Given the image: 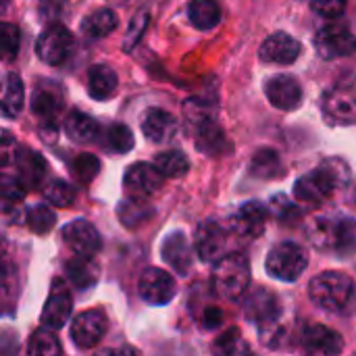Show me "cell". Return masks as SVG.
Returning a JSON list of instances; mask_svg holds the SVG:
<instances>
[{
  "label": "cell",
  "mask_w": 356,
  "mask_h": 356,
  "mask_svg": "<svg viewBox=\"0 0 356 356\" xmlns=\"http://www.w3.org/2000/svg\"><path fill=\"white\" fill-rule=\"evenodd\" d=\"M307 238L323 252H334L340 259L356 252V221L344 215H323L311 219Z\"/></svg>",
  "instance_id": "cell-1"
},
{
  "label": "cell",
  "mask_w": 356,
  "mask_h": 356,
  "mask_svg": "<svg viewBox=\"0 0 356 356\" xmlns=\"http://www.w3.org/2000/svg\"><path fill=\"white\" fill-rule=\"evenodd\" d=\"M350 179V169L342 159H327L319 169L302 175L294 184V198L305 204L325 202L338 188L346 186Z\"/></svg>",
  "instance_id": "cell-2"
},
{
  "label": "cell",
  "mask_w": 356,
  "mask_h": 356,
  "mask_svg": "<svg viewBox=\"0 0 356 356\" xmlns=\"http://www.w3.org/2000/svg\"><path fill=\"white\" fill-rule=\"evenodd\" d=\"M309 296L315 307L332 315H346L356 302L353 277L342 271H323L309 284Z\"/></svg>",
  "instance_id": "cell-3"
},
{
  "label": "cell",
  "mask_w": 356,
  "mask_h": 356,
  "mask_svg": "<svg viewBox=\"0 0 356 356\" xmlns=\"http://www.w3.org/2000/svg\"><path fill=\"white\" fill-rule=\"evenodd\" d=\"M213 290L225 300H238L250 286V263L242 252H229L215 263L211 275Z\"/></svg>",
  "instance_id": "cell-4"
},
{
  "label": "cell",
  "mask_w": 356,
  "mask_h": 356,
  "mask_svg": "<svg viewBox=\"0 0 356 356\" xmlns=\"http://www.w3.org/2000/svg\"><path fill=\"white\" fill-rule=\"evenodd\" d=\"M244 315L248 321H252L259 327L263 342L271 344V338L275 336V330H277L280 319H282L280 298L269 290H263V288L254 290L244 302Z\"/></svg>",
  "instance_id": "cell-5"
},
{
  "label": "cell",
  "mask_w": 356,
  "mask_h": 356,
  "mask_svg": "<svg viewBox=\"0 0 356 356\" xmlns=\"http://www.w3.org/2000/svg\"><path fill=\"white\" fill-rule=\"evenodd\" d=\"M309 267L307 250L296 242H282L271 248L265 269L280 282H296Z\"/></svg>",
  "instance_id": "cell-6"
},
{
  "label": "cell",
  "mask_w": 356,
  "mask_h": 356,
  "mask_svg": "<svg viewBox=\"0 0 356 356\" xmlns=\"http://www.w3.org/2000/svg\"><path fill=\"white\" fill-rule=\"evenodd\" d=\"M321 111L330 125H356V81H342L327 90Z\"/></svg>",
  "instance_id": "cell-7"
},
{
  "label": "cell",
  "mask_w": 356,
  "mask_h": 356,
  "mask_svg": "<svg viewBox=\"0 0 356 356\" xmlns=\"http://www.w3.org/2000/svg\"><path fill=\"white\" fill-rule=\"evenodd\" d=\"M73 48H75L73 33L60 23H50L38 35V42H35V52L40 60L52 67L63 65L73 54Z\"/></svg>",
  "instance_id": "cell-8"
},
{
  "label": "cell",
  "mask_w": 356,
  "mask_h": 356,
  "mask_svg": "<svg viewBox=\"0 0 356 356\" xmlns=\"http://www.w3.org/2000/svg\"><path fill=\"white\" fill-rule=\"evenodd\" d=\"M315 50L321 58L334 60L350 56L356 50V38L353 31L342 23H330L321 27L315 35Z\"/></svg>",
  "instance_id": "cell-9"
},
{
  "label": "cell",
  "mask_w": 356,
  "mask_h": 356,
  "mask_svg": "<svg viewBox=\"0 0 356 356\" xmlns=\"http://www.w3.org/2000/svg\"><path fill=\"white\" fill-rule=\"evenodd\" d=\"M108 327V319L104 315V311L100 309H90L79 313L73 321H71V340L77 348L81 350H90L94 346L100 344V340L104 338Z\"/></svg>",
  "instance_id": "cell-10"
},
{
  "label": "cell",
  "mask_w": 356,
  "mask_h": 356,
  "mask_svg": "<svg viewBox=\"0 0 356 356\" xmlns=\"http://www.w3.org/2000/svg\"><path fill=\"white\" fill-rule=\"evenodd\" d=\"M65 104L63 90L54 81H40L31 96V113L40 119V129L52 127L56 129V117L60 115Z\"/></svg>",
  "instance_id": "cell-11"
},
{
  "label": "cell",
  "mask_w": 356,
  "mask_h": 356,
  "mask_svg": "<svg viewBox=\"0 0 356 356\" xmlns=\"http://www.w3.org/2000/svg\"><path fill=\"white\" fill-rule=\"evenodd\" d=\"M138 292L140 298L152 307H163L167 302H171L177 294V286L171 273L150 267L142 273L140 282H138Z\"/></svg>",
  "instance_id": "cell-12"
},
{
  "label": "cell",
  "mask_w": 356,
  "mask_h": 356,
  "mask_svg": "<svg viewBox=\"0 0 356 356\" xmlns=\"http://www.w3.org/2000/svg\"><path fill=\"white\" fill-rule=\"evenodd\" d=\"M225 244H227V232L219 221L207 219V221L198 223V227L194 232V250L200 257V261H204V263L219 261L223 257Z\"/></svg>",
  "instance_id": "cell-13"
},
{
  "label": "cell",
  "mask_w": 356,
  "mask_h": 356,
  "mask_svg": "<svg viewBox=\"0 0 356 356\" xmlns=\"http://www.w3.org/2000/svg\"><path fill=\"white\" fill-rule=\"evenodd\" d=\"M60 238H63L65 246L73 254H79V257H92L94 259V254L102 248L100 234L86 219H75V221L67 223L60 232Z\"/></svg>",
  "instance_id": "cell-14"
},
{
  "label": "cell",
  "mask_w": 356,
  "mask_h": 356,
  "mask_svg": "<svg viewBox=\"0 0 356 356\" xmlns=\"http://www.w3.org/2000/svg\"><path fill=\"white\" fill-rule=\"evenodd\" d=\"M71 309H73V298H71L69 288L65 286L63 280H54L50 288V296L42 309L40 321L44 327H50L54 332L63 330L71 317Z\"/></svg>",
  "instance_id": "cell-15"
},
{
  "label": "cell",
  "mask_w": 356,
  "mask_h": 356,
  "mask_svg": "<svg viewBox=\"0 0 356 356\" xmlns=\"http://www.w3.org/2000/svg\"><path fill=\"white\" fill-rule=\"evenodd\" d=\"M163 181H165V175L159 171V167L148 165V163H136L127 167L123 175V188L127 190V194L140 196V198L154 194L163 186Z\"/></svg>",
  "instance_id": "cell-16"
},
{
  "label": "cell",
  "mask_w": 356,
  "mask_h": 356,
  "mask_svg": "<svg viewBox=\"0 0 356 356\" xmlns=\"http://www.w3.org/2000/svg\"><path fill=\"white\" fill-rule=\"evenodd\" d=\"M267 223V209L259 200H250L242 204L232 217H229V229L240 238H259Z\"/></svg>",
  "instance_id": "cell-17"
},
{
  "label": "cell",
  "mask_w": 356,
  "mask_h": 356,
  "mask_svg": "<svg viewBox=\"0 0 356 356\" xmlns=\"http://www.w3.org/2000/svg\"><path fill=\"white\" fill-rule=\"evenodd\" d=\"M300 50L302 46L296 38H292L290 33L277 31V33H271L267 40H263L259 48V56L263 63H269V65H292L300 56Z\"/></svg>",
  "instance_id": "cell-18"
},
{
  "label": "cell",
  "mask_w": 356,
  "mask_h": 356,
  "mask_svg": "<svg viewBox=\"0 0 356 356\" xmlns=\"http://www.w3.org/2000/svg\"><path fill=\"white\" fill-rule=\"evenodd\" d=\"M265 94L271 106L280 111H294L302 102V88L292 75H275L265 83Z\"/></svg>",
  "instance_id": "cell-19"
},
{
  "label": "cell",
  "mask_w": 356,
  "mask_h": 356,
  "mask_svg": "<svg viewBox=\"0 0 356 356\" xmlns=\"http://www.w3.org/2000/svg\"><path fill=\"white\" fill-rule=\"evenodd\" d=\"M163 259L179 275H188L194 267V250L184 232H171L163 240Z\"/></svg>",
  "instance_id": "cell-20"
},
{
  "label": "cell",
  "mask_w": 356,
  "mask_h": 356,
  "mask_svg": "<svg viewBox=\"0 0 356 356\" xmlns=\"http://www.w3.org/2000/svg\"><path fill=\"white\" fill-rule=\"evenodd\" d=\"M300 342H302V348L311 355H340L344 350L342 336L325 325L305 327Z\"/></svg>",
  "instance_id": "cell-21"
},
{
  "label": "cell",
  "mask_w": 356,
  "mask_h": 356,
  "mask_svg": "<svg viewBox=\"0 0 356 356\" xmlns=\"http://www.w3.org/2000/svg\"><path fill=\"white\" fill-rule=\"evenodd\" d=\"M142 134L154 144L169 142L177 134V119L165 108H148L142 117Z\"/></svg>",
  "instance_id": "cell-22"
},
{
  "label": "cell",
  "mask_w": 356,
  "mask_h": 356,
  "mask_svg": "<svg viewBox=\"0 0 356 356\" xmlns=\"http://www.w3.org/2000/svg\"><path fill=\"white\" fill-rule=\"evenodd\" d=\"M15 169L19 181L25 188H35L46 173V163L38 152H31L29 148H19L15 150Z\"/></svg>",
  "instance_id": "cell-23"
},
{
  "label": "cell",
  "mask_w": 356,
  "mask_h": 356,
  "mask_svg": "<svg viewBox=\"0 0 356 356\" xmlns=\"http://www.w3.org/2000/svg\"><path fill=\"white\" fill-rule=\"evenodd\" d=\"M117 73L108 65H92L88 69V94L94 100H108L117 92Z\"/></svg>",
  "instance_id": "cell-24"
},
{
  "label": "cell",
  "mask_w": 356,
  "mask_h": 356,
  "mask_svg": "<svg viewBox=\"0 0 356 356\" xmlns=\"http://www.w3.org/2000/svg\"><path fill=\"white\" fill-rule=\"evenodd\" d=\"M188 19L196 29L209 31L221 21V6L217 0H192L188 4Z\"/></svg>",
  "instance_id": "cell-25"
},
{
  "label": "cell",
  "mask_w": 356,
  "mask_h": 356,
  "mask_svg": "<svg viewBox=\"0 0 356 356\" xmlns=\"http://www.w3.org/2000/svg\"><path fill=\"white\" fill-rule=\"evenodd\" d=\"M65 131L75 144H88L98 136V123L81 111H71L65 119Z\"/></svg>",
  "instance_id": "cell-26"
},
{
  "label": "cell",
  "mask_w": 356,
  "mask_h": 356,
  "mask_svg": "<svg viewBox=\"0 0 356 356\" xmlns=\"http://www.w3.org/2000/svg\"><path fill=\"white\" fill-rule=\"evenodd\" d=\"M117 215H119L121 223H123L127 229H134V227L144 225V223L154 215V209H152V204L146 202V198L131 196V198H127V200H123V202L119 204Z\"/></svg>",
  "instance_id": "cell-27"
},
{
  "label": "cell",
  "mask_w": 356,
  "mask_h": 356,
  "mask_svg": "<svg viewBox=\"0 0 356 356\" xmlns=\"http://www.w3.org/2000/svg\"><path fill=\"white\" fill-rule=\"evenodd\" d=\"M69 282L79 288V290H88L98 282V267L92 263V257H79L75 254V259H71L65 267Z\"/></svg>",
  "instance_id": "cell-28"
},
{
  "label": "cell",
  "mask_w": 356,
  "mask_h": 356,
  "mask_svg": "<svg viewBox=\"0 0 356 356\" xmlns=\"http://www.w3.org/2000/svg\"><path fill=\"white\" fill-rule=\"evenodd\" d=\"M117 27V15L111 8H98L92 10L83 21H81V33L90 40H100L106 38L113 29Z\"/></svg>",
  "instance_id": "cell-29"
},
{
  "label": "cell",
  "mask_w": 356,
  "mask_h": 356,
  "mask_svg": "<svg viewBox=\"0 0 356 356\" xmlns=\"http://www.w3.org/2000/svg\"><path fill=\"white\" fill-rule=\"evenodd\" d=\"M25 88L19 73L10 71L4 77V90H2V115L4 117H17L23 108Z\"/></svg>",
  "instance_id": "cell-30"
},
{
  "label": "cell",
  "mask_w": 356,
  "mask_h": 356,
  "mask_svg": "<svg viewBox=\"0 0 356 356\" xmlns=\"http://www.w3.org/2000/svg\"><path fill=\"white\" fill-rule=\"evenodd\" d=\"M196 134V148L204 154H211V156H219L221 152H225L229 148L227 144V138L223 134V129L217 125V121H211L207 123L204 127H200Z\"/></svg>",
  "instance_id": "cell-31"
},
{
  "label": "cell",
  "mask_w": 356,
  "mask_h": 356,
  "mask_svg": "<svg viewBox=\"0 0 356 356\" xmlns=\"http://www.w3.org/2000/svg\"><path fill=\"white\" fill-rule=\"evenodd\" d=\"M282 159L271 148H261L250 163V173L259 179H277L282 175Z\"/></svg>",
  "instance_id": "cell-32"
},
{
  "label": "cell",
  "mask_w": 356,
  "mask_h": 356,
  "mask_svg": "<svg viewBox=\"0 0 356 356\" xmlns=\"http://www.w3.org/2000/svg\"><path fill=\"white\" fill-rule=\"evenodd\" d=\"M184 119L192 131H198L207 123L215 121V106L200 98H190L184 102Z\"/></svg>",
  "instance_id": "cell-33"
},
{
  "label": "cell",
  "mask_w": 356,
  "mask_h": 356,
  "mask_svg": "<svg viewBox=\"0 0 356 356\" xmlns=\"http://www.w3.org/2000/svg\"><path fill=\"white\" fill-rule=\"evenodd\" d=\"M154 165L159 167V171L165 175V177H181L188 173L190 169V161L188 156L181 152V150H167V152H161L156 159H154Z\"/></svg>",
  "instance_id": "cell-34"
},
{
  "label": "cell",
  "mask_w": 356,
  "mask_h": 356,
  "mask_svg": "<svg viewBox=\"0 0 356 356\" xmlns=\"http://www.w3.org/2000/svg\"><path fill=\"white\" fill-rule=\"evenodd\" d=\"M54 332V330H52ZM50 332V327H42L38 332L31 334L29 342H27V353L38 356H56L63 353L56 336Z\"/></svg>",
  "instance_id": "cell-35"
},
{
  "label": "cell",
  "mask_w": 356,
  "mask_h": 356,
  "mask_svg": "<svg viewBox=\"0 0 356 356\" xmlns=\"http://www.w3.org/2000/svg\"><path fill=\"white\" fill-rule=\"evenodd\" d=\"M106 146L111 152L125 154L134 148V134L127 125L123 123H113L106 129Z\"/></svg>",
  "instance_id": "cell-36"
},
{
  "label": "cell",
  "mask_w": 356,
  "mask_h": 356,
  "mask_svg": "<svg viewBox=\"0 0 356 356\" xmlns=\"http://www.w3.org/2000/svg\"><path fill=\"white\" fill-rule=\"evenodd\" d=\"M54 223H56V215L52 213V209L48 204H38L27 211V225L38 236L48 234L54 227Z\"/></svg>",
  "instance_id": "cell-37"
},
{
  "label": "cell",
  "mask_w": 356,
  "mask_h": 356,
  "mask_svg": "<svg viewBox=\"0 0 356 356\" xmlns=\"http://www.w3.org/2000/svg\"><path fill=\"white\" fill-rule=\"evenodd\" d=\"M44 196H46V200H48L52 207L67 209V207H73V202H75V198H77V192H75L73 186H69L67 181L54 179V181L44 190Z\"/></svg>",
  "instance_id": "cell-38"
},
{
  "label": "cell",
  "mask_w": 356,
  "mask_h": 356,
  "mask_svg": "<svg viewBox=\"0 0 356 356\" xmlns=\"http://www.w3.org/2000/svg\"><path fill=\"white\" fill-rule=\"evenodd\" d=\"M269 211H271V215H273L275 219H280V221H284V223H292V221H298V219H300L298 207H296L290 198H286V196H282V194L271 198Z\"/></svg>",
  "instance_id": "cell-39"
},
{
  "label": "cell",
  "mask_w": 356,
  "mask_h": 356,
  "mask_svg": "<svg viewBox=\"0 0 356 356\" xmlns=\"http://www.w3.org/2000/svg\"><path fill=\"white\" fill-rule=\"evenodd\" d=\"M0 44H2V54L6 60H13L19 54V46H21V33L17 29V25L13 23H2L0 27Z\"/></svg>",
  "instance_id": "cell-40"
},
{
  "label": "cell",
  "mask_w": 356,
  "mask_h": 356,
  "mask_svg": "<svg viewBox=\"0 0 356 356\" xmlns=\"http://www.w3.org/2000/svg\"><path fill=\"white\" fill-rule=\"evenodd\" d=\"M100 171V161L94 154H79L73 163V173L81 184H90Z\"/></svg>",
  "instance_id": "cell-41"
},
{
  "label": "cell",
  "mask_w": 356,
  "mask_h": 356,
  "mask_svg": "<svg viewBox=\"0 0 356 356\" xmlns=\"http://www.w3.org/2000/svg\"><path fill=\"white\" fill-rule=\"evenodd\" d=\"M215 350H219L223 355H238V353H248V346L244 344L242 334L234 327V330H227L223 336H219Z\"/></svg>",
  "instance_id": "cell-42"
},
{
  "label": "cell",
  "mask_w": 356,
  "mask_h": 356,
  "mask_svg": "<svg viewBox=\"0 0 356 356\" xmlns=\"http://www.w3.org/2000/svg\"><path fill=\"white\" fill-rule=\"evenodd\" d=\"M148 23H150V17H148L146 10H140V13L131 19V25H129V29H127V35H125V50H131V48L138 44V40H140L142 33L146 31Z\"/></svg>",
  "instance_id": "cell-43"
},
{
  "label": "cell",
  "mask_w": 356,
  "mask_h": 356,
  "mask_svg": "<svg viewBox=\"0 0 356 356\" xmlns=\"http://www.w3.org/2000/svg\"><path fill=\"white\" fill-rule=\"evenodd\" d=\"M348 0H311V6L317 15L325 19H336L346 10Z\"/></svg>",
  "instance_id": "cell-44"
},
{
  "label": "cell",
  "mask_w": 356,
  "mask_h": 356,
  "mask_svg": "<svg viewBox=\"0 0 356 356\" xmlns=\"http://www.w3.org/2000/svg\"><path fill=\"white\" fill-rule=\"evenodd\" d=\"M67 0H40L38 2V13L40 19L46 23H56V19L65 13Z\"/></svg>",
  "instance_id": "cell-45"
},
{
  "label": "cell",
  "mask_w": 356,
  "mask_h": 356,
  "mask_svg": "<svg viewBox=\"0 0 356 356\" xmlns=\"http://www.w3.org/2000/svg\"><path fill=\"white\" fill-rule=\"evenodd\" d=\"M202 327L204 330H217L223 323V311L219 307H207L202 311Z\"/></svg>",
  "instance_id": "cell-46"
}]
</instances>
